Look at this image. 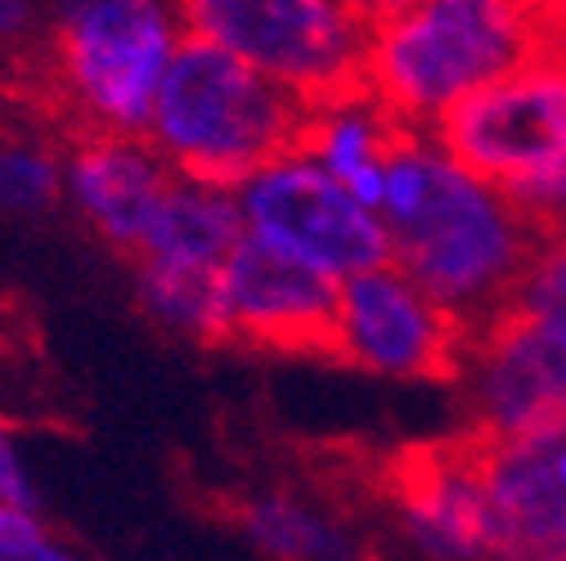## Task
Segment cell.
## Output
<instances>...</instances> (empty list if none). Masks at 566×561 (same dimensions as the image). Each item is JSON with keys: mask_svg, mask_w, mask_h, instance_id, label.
I'll list each match as a JSON object with an SVG mask.
<instances>
[{"mask_svg": "<svg viewBox=\"0 0 566 561\" xmlns=\"http://www.w3.org/2000/svg\"><path fill=\"white\" fill-rule=\"evenodd\" d=\"M562 50L544 6L522 0H391L369 6V95L409 130L432 126L472 91Z\"/></svg>", "mask_w": 566, "mask_h": 561, "instance_id": "6da1fadb", "label": "cell"}, {"mask_svg": "<svg viewBox=\"0 0 566 561\" xmlns=\"http://www.w3.org/2000/svg\"><path fill=\"white\" fill-rule=\"evenodd\" d=\"M387 234L391 265L463 328H481L509 310L526 265L544 247L517 207L463 171L432 135L422 145V198Z\"/></svg>", "mask_w": 566, "mask_h": 561, "instance_id": "7a4b0ae2", "label": "cell"}, {"mask_svg": "<svg viewBox=\"0 0 566 561\" xmlns=\"http://www.w3.org/2000/svg\"><path fill=\"white\" fill-rule=\"evenodd\" d=\"M302 126L306 104L297 95L185 32L145 139L180 180L239 193L256 171L297 154Z\"/></svg>", "mask_w": 566, "mask_h": 561, "instance_id": "3957f363", "label": "cell"}, {"mask_svg": "<svg viewBox=\"0 0 566 561\" xmlns=\"http://www.w3.org/2000/svg\"><path fill=\"white\" fill-rule=\"evenodd\" d=\"M185 41L158 0H82L54 14V73L91 135L145 139L163 77Z\"/></svg>", "mask_w": 566, "mask_h": 561, "instance_id": "277c9868", "label": "cell"}, {"mask_svg": "<svg viewBox=\"0 0 566 561\" xmlns=\"http://www.w3.org/2000/svg\"><path fill=\"white\" fill-rule=\"evenodd\" d=\"M189 36L230 50L306 108L365 91L369 6L346 0H189Z\"/></svg>", "mask_w": 566, "mask_h": 561, "instance_id": "5b68a950", "label": "cell"}, {"mask_svg": "<svg viewBox=\"0 0 566 561\" xmlns=\"http://www.w3.org/2000/svg\"><path fill=\"white\" fill-rule=\"evenodd\" d=\"M450 387L468 436L553 449L566 436V332L509 306L468 328Z\"/></svg>", "mask_w": 566, "mask_h": 561, "instance_id": "8992f818", "label": "cell"}, {"mask_svg": "<svg viewBox=\"0 0 566 561\" xmlns=\"http://www.w3.org/2000/svg\"><path fill=\"white\" fill-rule=\"evenodd\" d=\"M234 198L248 239L333 278V284L391 265L387 225L365 212L328 171L297 154L256 171Z\"/></svg>", "mask_w": 566, "mask_h": 561, "instance_id": "52a82bcc", "label": "cell"}, {"mask_svg": "<svg viewBox=\"0 0 566 561\" xmlns=\"http://www.w3.org/2000/svg\"><path fill=\"white\" fill-rule=\"evenodd\" d=\"M432 139L476 180L509 189L566 154V50H544L459 99Z\"/></svg>", "mask_w": 566, "mask_h": 561, "instance_id": "ba28073f", "label": "cell"}, {"mask_svg": "<svg viewBox=\"0 0 566 561\" xmlns=\"http://www.w3.org/2000/svg\"><path fill=\"white\" fill-rule=\"evenodd\" d=\"M468 328L418 293L396 265L356 274L337 297V364L387 378L454 382Z\"/></svg>", "mask_w": 566, "mask_h": 561, "instance_id": "9c48e42d", "label": "cell"}, {"mask_svg": "<svg viewBox=\"0 0 566 561\" xmlns=\"http://www.w3.org/2000/svg\"><path fill=\"white\" fill-rule=\"evenodd\" d=\"M342 284L248 239L221 265V301L230 346L279 350V356H324L337 346Z\"/></svg>", "mask_w": 566, "mask_h": 561, "instance_id": "30bf717a", "label": "cell"}, {"mask_svg": "<svg viewBox=\"0 0 566 561\" xmlns=\"http://www.w3.org/2000/svg\"><path fill=\"white\" fill-rule=\"evenodd\" d=\"M387 495L413 539L441 561H494L490 508L472 436L400 449L387 463Z\"/></svg>", "mask_w": 566, "mask_h": 561, "instance_id": "8fae6325", "label": "cell"}, {"mask_svg": "<svg viewBox=\"0 0 566 561\" xmlns=\"http://www.w3.org/2000/svg\"><path fill=\"white\" fill-rule=\"evenodd\" d=\"M468 436V432H463ZM476 445L494 561H566V495L544 445Z\"/></svg>", "mask_w": 566, "mask_h": 561, "instance_id": "7c38bea8", "label": "cell"}, {"mask_svg": "<svg viewBox=\"0 0 566 561\" xmlns=\"http://www.w3.org/2000/svg\"><path fill=\"white\" fill-rule=\"evenodd\" d=\"M63 184L99 239L135 256L167 189L176 184V171L158 158L149 139L86 135L63 167Z\"/></svg>", "mask_w": 566, "mask_h": 561, "instance_id": "4fadbf2b", "label": "cell"}, {"mask_svg": "<svg viewBox=\"0 0 566 561\" xmlns=\"http://www.w3.org/2000/svg\"><path fill=\"white\" fill-rule=\"evenodd\" d=\"M243 216L239 198L226 189H207L193 180H180L167 189L158 216L139 243L135 261H158V265H185V269H211L217 274L230 252L243 243Z\"/></svg>", "mask_w": 566, "mask_h": 561, "instance_id": "5bb4252c", "label": "cell"}, {"mask_svg": "<svg viewBox=\"0 0 566 561\" xmlns=\"http://www.w3.org/2000/svg\"><path fill=\"white\" fill-rule=\"evenodd\" d=\"M405 135H413V130L400 126L369 95V86H365V91H350L342 99H328V104L306 108V126H302V139H297V158L315 162L319 171H328L346 189L350 180H360L369 171H382Z\"/></svg>", "mask_w": 566, "mask_h": 561, "instance_id": "9a60e30c", "label": "cell"}, {"mask_svg": "<svg viewBox=\"0 0 566 561\" xmlns=\"http://www.w3.org/2000/svg\"><path fill=\"white\" fill-rule=\"evenodd\" d=\"M139 306H145L163 328L193 337L202 346H230L226 301H221V269H185L139 261Z\"/></svg>", "mask_w": 566, "mask_h": 561, "instance_id": "2e32d148", "label": "cell"}, {"mask_svg": "<svg viewBox=\"0 0 566 561\" xmlns=\"http://www.w3.org/2000/svg\"><path fill=\"white\" fill-rule=\"evenodd\" d=\"M243 530L274 561H356V548H350V539L333 521H324L306 504L283 495L248 504Z\"/></svg>", "mask_w": 566, "mask_h": 561, "instance_id": "e0dca14e", "label": "cell"}, {"mask_svg": "<svg viewBox=\"0 0 566 561\" xmlns=\"http://www.w3.org/2000/svg\"><path fill=\"white\" fill-rule=\"evenodd\" d=\"M63 167L32 139H0V212L32 216L59 198Z\"/></svg>", "mask_w": 566, "mask_h": 561, "instance_id": "ac0fdd59", "label": "cell"}, {"mask_svg": "<svg viewBox=\"0 0 566 561\" xmlns=\"http://www.w3.org/2000/svg\"><path fill=\"white\" fill-rule=\"evenodd\" d=\"M539 243H566V154L544 171L500 189Z\"/></svg>", "mask_w": 566, "mask_h": 561, "instance_id": "d6986e66", "label": "cell"}, {"mask_svg": "<svg viewBox=\"0 0 566 561\" xmlns=\"http://www.w3.org/2000/svg\"><path fill=\"white\" fill-rule=\"evenodd\" d=\"M513 310L566 332V243H544L513 293Z\"/></svg>", "mask_w": 566, "mask_h": 561, "instance_id": "ffe728a7", "label": "cell"}, {"mask_svg": "<svg viewBox=\"0 0 566 561\" xmlns=\"http://www.w3.org/2000/svg\"><path fill=\"white\" fill-rule=\"evenodd\" d=\"M45 543H50V534L32 508L0 504V561H36Z\"/></svg>", "mask_w": 566, "mask_h": 561, "instance_id": "44dd1931", "label": "cell"}, {"mask_svg": "<svg viewBox=\"0 0 566 561\" xmlns=\"http://www.w3.org/2000/svg\"><path fill=\"white\" fill-rule=\"evenodd\" d=\"M0 504H10V508H32L36 504L32 480H28L23 458H19V445H14L6 423H0Z\"/></svg>", "mask_w": 566, "mask_h": 561, "instance_id": "7402d4cb", "label": "cell"}, {"mask_svg": "<svg viewBox=\"0 0 566 561\" xmlns=\"http://www.w3.org/2000/svg\"><path fill=\"white\" fill-rule=\"evenodd\" d=\"M36 23V10L23 6V0H0V45H10V41H23Z\"/></svg>", "mask_w": 566, "mask_h": 561, "instance_id": "603a6c76", "label": "cell"}, {"mask_svg": "<svg viewBox=\"0 0 566 561\" xmlns=\"http://www.w3.org/2000/svg\"><path fill=\"white\" fill-rule=\"evenodd\" d=\"M544 23H548L553 41L566 50V6H544Z\"/></svg>", "mask_w": 566, "mask_h": 561, "instance_id": "cb8c5ba5", "label": "cell"}, {"mask_svg": "<svg viewBox=\"0 0 566 561\" xmlns=\"http://www.w3.org/2000/svg\"><path fill=\"white\" fill-rule=\"evenodd\" d=\"M36 561H82V557H77L73 548H63V543H54V539H50V543L41 548V557H36Z\"/></svg>", "mask_w": 566, "mask_h": 561, "instance_id": "d4e9b609", "label": "cell"}, {"mask_svg": "<svg viewBox=\"0 0 566 561\" xmlns=\"http://www.w3.org/2000/svg\"><path fill=\"white\" fill-rule=\"evenodd\" d=\"M548 454H553V472H557V480H562V495H566V436H562V441H557Z\"/></svg>", "mask_w": 566, "mask_h": 561, "instance_id": "484cf974", "label": "cell"}]
</instances>
